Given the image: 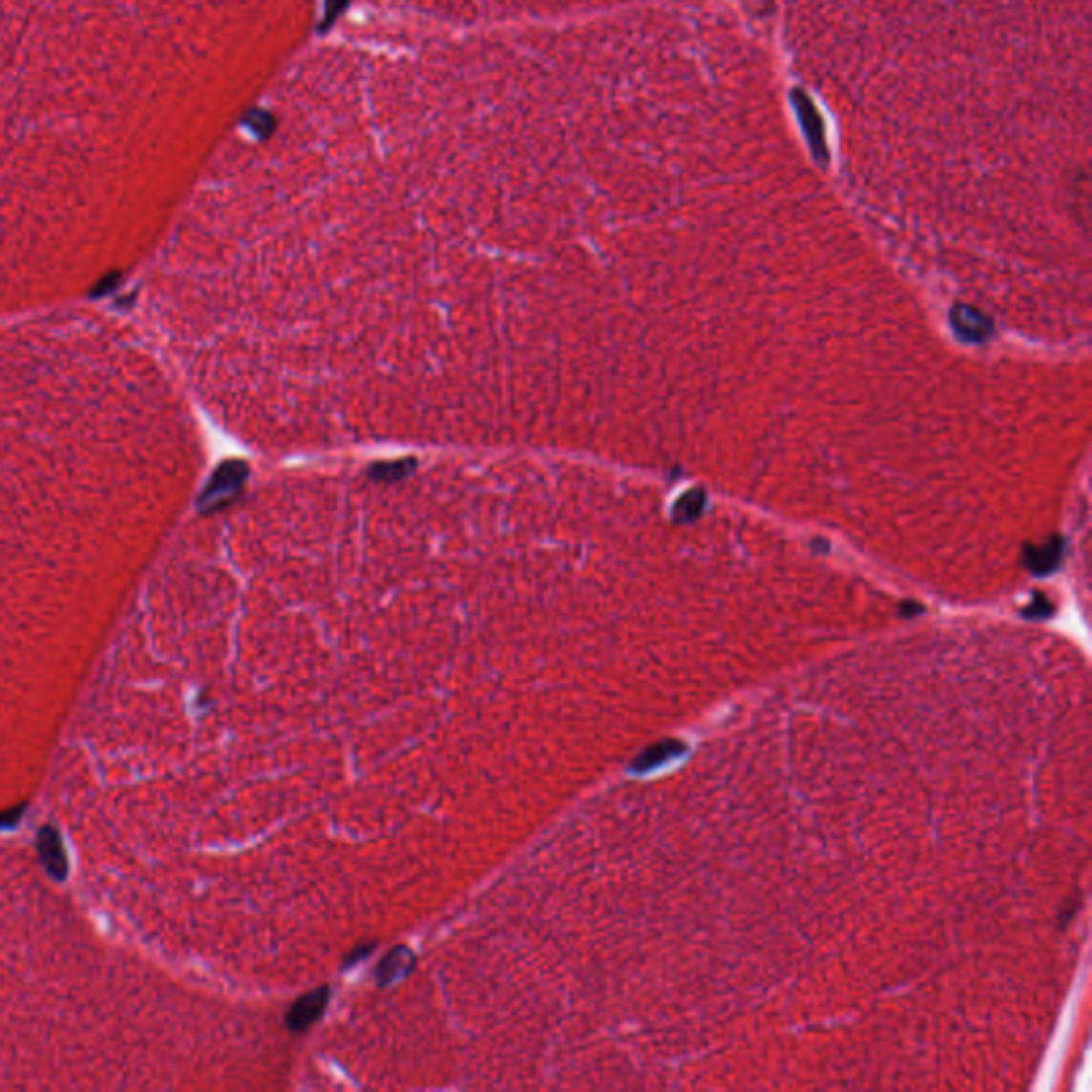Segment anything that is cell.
<instances>
[{
    "label": "cell",
    "instance_id": "cell-4",
    "mask_svg": "<svg viewBox=\"0 0 1092 1092\" xmlns=\"http://www.w3.org/2000/svg\"><path fill=\"white\" fill-rule=\"evenodd\" d=\"M416 958L408 948H393L385 958L380 960L376 969V979L380 986H390L395 981L404 979L410 971L414 969Z\"/></svg>",
    "mask_w": 1092,
    "mask_h": 1092
},
{
    "label": "cell",
    "instance_id": "cell-2",
    "mask_svg": "<svg viewBox=\"0 0 1092 1092\" xmlns=\"http://www.w3.org/2000/svg\"><path fill=\"white\" fill-rule=\"evenodd\" d=\"M775 52L836 179L896 224L1084 229L1090 0H777Z\"/></svg>",
    "mask_w": 1092,
    "mask_h": 1092
},
{
    "label": "cell",
    "instance_id": "cell-5",
    "mask_svg": "<svg viewBox=\"0 0 1092 1092\" xmlns=\"http://www.w3.org/2000/svg\"><path fill=\"white\" fill-rule=\"evenodd\" d=\"M371 950H374V945H363V948H359L357 952H352V954L348 956V964H354L357 960L366 958V956H368Z\"/></svg>",
    "mask_w": 1092,
    "mask_h": 1092
},
{
    "label": "cell",
    "instance_id": "cell-3",
    "mask_svg": "<svg viewBox=\"0 0 1092 1092\" xmlns=\"http://www.w3.org/2000/svg\"><path fill=\"white\" fill-rule=\"evenodd\" d=\"M326 1003H329V988L326 986L307 992V995L295 1000L293 1007H290L286 1014V1024L290 1031L295 1033L307 1031V1028L323 1016Z\"/></svg>",
    "mask_w": 1092,
    "mask_h": 1092
},
{
    "label": "cell",
    "instance_id": "cell-1",
    "mask_svg": "<svg viewBox=\"0 0 1092 1092\" xmlns=\"http://www.w3.org/2000/svg\"><path fill=\"white\" fill-rule=\"evenodd\" d=\"M649 3L369 20L254 148L201 278L205 363L252 452H621L685 154Z\"/></svg>",
    "mask_w": 1092,
    "mask_h": 1092
}]
</instances>
